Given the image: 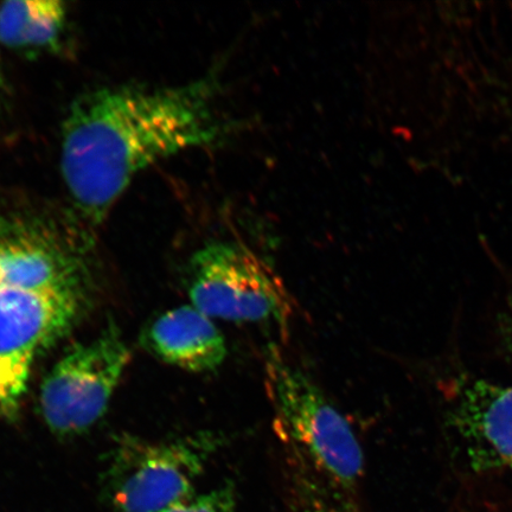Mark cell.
Here are the masks:
<instances>
[{
    "mask_svg": "<svg viewBox=\"0 0 512 512\" xmlns=\"http://www.w3.org/2000/svg\"><path fill=\"white\" fill-rule=\"evenodd\" d=\"M35 356L0 352V419L18 412L31 374Z\"/></svg>",
    "mask_w": 512,
    "mask_h": 512,
    "instance_id": "11",
    "label": "cell"
},
{
    "mask_svg": "<svg viewBox=\"0 0 512 512\" xmlns=\"http://www.w3.org/2000/svg\"><path fill=\"white\" fill-rule=\"evenodd\" d=\"M265 373L281 437L332 482L354 486L362 476L364 456L349 421L274 345L267 351Z\"/></svg>",
    "mask_w": 512,
    "mask_h": 512,
    "instance_id": "4",
    "label": "cell"
},
{
    "mask_svg": "<svg viewBox=\"0 0 512 512\" xmlns=\"http://www.w3.org/2000/svg\"><path fill=\"white\" fill-rule=\"evenodd\" d=\"M445 21L465 150L482 147L512 160V3L454 4Z\"/></svg>",
    "mask_w": 512,
    "mask_h": 512,
    "instance_id": "3",
    "label": "cell"
},
{
    "mask_svg": "<svg viewBox=\"0 0 512 512\" xmlns=\"http://www.w3.org/2000/svg\"><path fill=\"white\" fill-rule=\"evenodd\" d=\"M219 446L215 435L149 443L126 438L112 452L101 494L111 512H163L194 495L198 477Z\"/></svg>",
    "mask_w": 512,
    "mask_h": 512,
    "instance_id": "5",
    "label": "cell"
},
{
    "mask_svg": "<svg viewBox=\"0 0 512 512\" xmlns=\"http://www.w3.org/2000/svg\"><path fill=\"white\" fill-rule=\"evenodd\" d=\"M130 360L131 351L115 324L69 349L41 386L40 411L49 430L75 437L92 428L110 406Z\"/></svg>",
    "mask_w": 512,
    "mask_h": 512,
    "instance_id": "7",
    "label": "cell"
},
{
    "mask_svg": "<svg viewBox=\"0 0 512 512\" xmlns=\"http://www.w3.org/2000/svg\"><path fill=\"white\" fill-rule=\"evenodd\" d=\"M163 512H236L234 486L227 483L206 494H194Z\"/></svg>",
    "mask_w": 512,
    "mask_h": 512,
    "instance_id": "12",
    "label": "cell"
},
{
    "mask_svg": "<svg viewBox=\"0 0 512 512\" xmlns=\"http://www.w3.org/2000/svg\"><path fill=\"white\" fill-rule=\"evenodd\" d=\"M188 275L191 305L211 319L286 325L292 316L283 281L239 242L207 243L192 255Z\"/></svg>",
    "mask_w": 512,
    "mask_h": 512,
    "instance_id": "6",
    "label": "cell"
},
{
    "mask_svg": "<svg viewBox=\"0 0 512 512\" xmlns=\"http://www.w3.org/2000/svg\"><path fill=\"white\" fill-rule=\"evenodd\" d=\"M142 343L159 360L191 373L216 370L228 352L214 319L191 304L175 307L153 320L143 332Z\"/></svg>",
    "mask_w": 512,
    "mask_h": 512,
    "instance_id": "9",
    "label": "cell"
},
{
    "mask_svg": "<svg viewBox=\"0 0 512 512\" xmlns=\"http://www.w3.org/2000/svg\"><path fill=\"white\" fill-rule=\"evenodd\" d=\"M209 98L207 82L83 96L64 123L61 145V174L76 207L101 220L150 165L215 142L221 125Z\"/></svg>",
    "mask_w": 512,
    "mask_h": 512,
    "instance_id": "1",
    "label": "cell"
},
{
    "mask_svg": "<svg viewBox=\"0 0 512 512\" xmlns=\"http://www.w3.org/2000/svg\"><path fill=\"white\" fill-rule=\"evenodd\" d=\"M85 268L47 235L0 222V352L37 356L88 302Z\"/></svg>",
    "mask_w": 512,
    "mask_h": 512,
    "instance_id": "2",
    "label": "cell"
},
{
    "mask_svg": "<svg viewBox=\"0 0 512 512\" xmlns=\"http://www.w3.org/2000/svg\"><path fill=\"white\" fill-rule=\"evenodd\" d=\"M0 85H2V70H0Z\"/></svg>",
    "mask_w": 512,
    "mask_h": 512,
    "instance_id": "15",
    "label": "cell"
},
{
    "mask_svg": "<svg viewBox=\"0 0 512 512\" xmlns=\"http://www.w3.org/2000/svg\"><path fill=\"white\" fill-rule=\"evenodd\" d=\"M311 512H354V511L335 507V505L316 503L315 505H313V509Z\"/></svg>",
    "mask_w": 512,
    "mask_h": 512,
    "instance_id": "13",
    "label": "cell"
},
{
    "mask_svg": "<svg viewBox=\"0 0 512 512\" xmlns=\"http://www.w3.org/2000/svg\"><path fill=\"white\" fill-rule=\"evenodd\" d=\"M447 424L472 470H512V383L459 377L448 394Z\"/></svg>",
    "mask_w": 512,
    "mask_h": 512,
    "instance_id": "8",
    "label": "cell"
},
{
    "mask_svg": "<svg viewBox=\"0 0 512 512\" xmlns=\"http://www.w3.org/2000/svg\"><path fill=\"white\" fill-rule=\"evenodd\" d=\"M57 0H15L0 5V43L10 48L54 46L66 23Z\"/></svg>",
    "mask_w": 512,
    "mask_h": 512,
    "instance_id": "10",
    "label": "cell"
},
{
    "mask_svg": "<svg viewBox=\"0 0 512 512\" xmlns=\"http://www.w3.org/2000/svg\"><path fill=\"white\" fill-rule=\"evenodd\" d=\"M505 332H507V335L510 339V342L512 343V304L509 307V310L507 312V317H505Z\"/></svg>",
    "mask_w": 512,
    "mask_h": 512,
    "instance_id": "14",
    "label": "cell"
}]
</instances>
